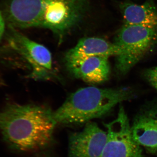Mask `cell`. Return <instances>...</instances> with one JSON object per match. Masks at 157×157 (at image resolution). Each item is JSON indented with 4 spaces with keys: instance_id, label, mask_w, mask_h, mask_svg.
<instances>
[{
    "instance_id": "1",
    "label": "cell",
    "mask_w": 157,
    "mask_h": 157,
    "mask_svg": "<svg viewBox=\"0 0 157 157\" xmlns=\"http://www.w3.org/2000/svg\"><path fill=\"white\" fill-rule=\"evenodd\" d=\"M57 123L53 112L40 105L11 104L0 111V131L13 148L36 152L51 143Z\"/></svg>"
},
{
    "instance_id": "2",
    "label": "cell",
    "mask_w": 157,
    "mask_h": 157,
    "mask_svg": "<svg viewBox=\"0 0 157 157\" xmlns=\"http://www.w3.org/2000/svg\"><path fill=\"white\" fill-rule=\"evenodd\" d=\"M133 95L132 90L126 88H83L71 94L54 111L53 117L57 124H86L106 115L116 105Z\"/></svg>"
},
{
    "instance_id": "3",
    "label": "cell",
    "mask_w": 157,
    "mask_h": 157,
    "mask_svg": "<svg viewBox=\"0 0 157 157\" xmlns=\"http://www.w3.org/2000/svg\"><path fill=\"white\" fill-rule=\"evenodd\" d=\"M157 42V28L125 24L113 43L121 53L116 56V70L119 75L126 74L150 51Z\"/></svg>"
},
{
    "instance_id": "4",
    "label": "cell",
    "mask_w": 157,
    "mask_h": 157,
    "mask_svg": "<svg viewBox=\"0 0 157 157\" xmlns=\"http://www.w3.org/2000/svg\"><path fill=\"white\" fill-rule=\"evenodd\" d=\"M105 125L107 140L101 157H144L142 147L132 137L131 123L122 106L116 118Z\"/></svg>"
},
{
    "instance_id": "5",
    "label": "cell",
    "mask_w": 157,
    "mask_h": 157,
    "mask_svg": "<svg viewBox=\"0 0 157 157\" xmlns=\"http://www.w3.org/2000/svg\"><path fill=\"white\" fill-rule=\"evenodd\" d=\"M9 27L12 45L30 66L31 78L42 80L53 78L55 73L52 55L48 48L29 39L16 29Z\"/></svg>"
},
{
    "instance_id": "6",
    "label": "cell",
    "mask_w": 157,
    "mask_h": 157,
    "mask_svg": "<svg viewBox=\"0 0 157 157\" xmlns=\"http://www.w3.org/2000/svg\"><path fill=\"white\" fill-rule=\"evenodd\" d=\"M82 0H48L40 28L48 29L61 39L79 21Z\"/></svg>"
},
{
    "instance_id": "7",
    "label": "cell",
    "mask_w": 157,
    "mask_h": 157,
    "mask_svg": "<svg viewBox=\"0 0 157 157\" xmlns=\"http://www.w3.org/2000/svg\"><path fill=\"white\" fill-rule=\"evenodd\" d=\"M107 134L96 123L89 122L79 132L69 136L68 157H101Z\"/></svg>"
},
{
    "instance_id": "8",
    "label": "cell",
    "mask_w": 157,
    "mask_h": 157,
    "mask_svg": "<svg viewBox=\"0 0 157 157\" xmlns=\"http://www.w3.org/2000/svg\"><path fill=\"white\" fill-rule=\"evenodd\" d=\"M48 0H9L4 18L14 28L40 27Z\"/></svg>"
},
{
    "instance_id": "9",
    "label": "cell",
    "mask_w": 157,
    "mask_h": 157,
    "mask_svg": "<svg viewBox=\"0 0 157 157\" xmlns=\"http://www.w3.org/2000/svg\"><path fill=\"white\" fill-rule=\"evenodd\" d=\"M131 131L135 141L150 154L157 153V103L143 106L136 113Z\"/></svg>"
},
{
    "instance_id": "10",
    "label": "cell",
    "mask_w": 157,
    "mask_h": 157,
    "mask_svg": "<svg viewBox=\"0 0 157 157\" xmlns=\"http://www.w3.org/2000/svg\"><path fill=\"white\" fill-rule=\"evenodd\" d=\"M109 57L96 56L66 60L73 76L86 82L99 83L107 80L110 73Z\"/></svg>"
},
{
    "instance_id": "11",
    "label": "cell",
    "mask_w": 157,
    "mask_h": 157,
    "mask_svg": "<svg viewBox=\"0 0 157 157\" xmlns=\"http://www.w3.org/2000/svg\"><path fill=\"white\" fill-rule=\"evenodd\" d=\"M121 52L120 47L114 43L101 38L87 37L80 39L75 47L68 51L65 61L96 56H117Z\"/></svg>"
},
{
    "instance_id": "12",
    "label": "cell",
    "mask_w": 157,
    "mask_h": 157,
    "mask_svg": "<svg viewBox=\"0 0 157 157\" xmlns=\"http://www.w3.org/2000/svg\"><path fill=\"white\" fill-rule=\"evenodd\" d=\"M120 7L125 24L157 28V9L153 4L148 2L141 5L124 2Z\"/></svg>"
},
{
    "instance_id": "13",
    "label": "cell",
    "mask_w": 157,
    "mask_h": 157,
    "mask_svg": "<svg viewBox=\"0 0 157 157\" xmlns=\"http://www.w3.org/2000/svg\"><path fill=\"white\" fill-rule=\"evenodd\" d=\"M146 77L150 83L157 90V67L147 70Z\"/></svg>"
},
{
    "instance_id": "14",
    "label": "cell",
    "mask_w": 157,
    "mask_h": 157,
    "mask_svg": "<svg viewBox=\"0 0 157 157\" xmlns=\"http://www.w3.org/2000/svg\"><path fill=\"white\" fill-rule=\"evenodd\" d=\"M5 29V21L4 15L0 11V41L2 39Z\"/></svg>"
}]
</instances>
